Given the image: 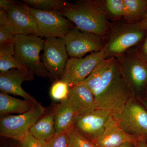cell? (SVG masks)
<instances>
[{"instance_id":"6da1fadb","label":"cell","mask_w":147,"mask_h":147,"mask_svg":"<svg viewBox=\"0 0 147 147\" xmlns=\"http://www.w3.org/2000/svg\"><path fill=\"white\" fill-rule=\"evenodd\" d=\"M93 94L97 109L117 115L134 94L116 58L99 62L89 76L82 82Z\"/></svg>"},{"instance_id":"7a4b0ae2","label":"cell","mask_w":147,"mask_h":147,"mask_svg":"<svg viewBox=\"0 0 147 147\" xmlns=\"http://www.w3.org/2000/svg\"><path fill=\"white\" fill-rule=\"evenodd\" d=\"M60 12L77 28L105 39L111 27L100 1L82 0L74 3L68 2Z\"/></svg>"},{"instance_id":"3957f363","label":"cell","mask_w":147,"mask_h":147,"mask_svg":"<svg viewBox=\"0 0 147 147\" xmlns=\"http://www.w3.org/2000/svg\"><path fill=\"white\" fill-rule=\"evenodd\" d=\"M14 56L18 62L39 77H50L40 60V53L43 49L44 40L36 35H16L13 38Z\"/></svg>"},{"instance_id":"277c9868","label":"cell","mask_w":147,"mask_h":147,"mask_svg":"<svg viewBox=\"0 0 147 147\" xmlns=\"http://www.w3.org/2000/svg\"><path fill=\"white\" fill-rule=\"evenodd\" d=\"M145 31L137 23L127 22L110 27L104 48L106 59L116 57L135 47L144 38Z\"/></svg>"},{"instance_id":"5b68a950","label":"cell","mask_w":147,"mask_h":147,"mask_svg":"<svg viewBox=\"0 0 147 147\" xmlns=\"http://www.w3.org/2000/svg\"><path fill=\"white\" fill-rule=\"evenodd\" d=\"M45 108L38 102L26 113L1 117L0 135L21 142L32 127L45 115Z\"/></svg>"},{"instance_id":"8992f818","label":"cell","mask_w":147,"mask_h":147,"mask_svg":"<svg viewBox=\"0 0 147 147\" xmlns=\"http://www.w3.org/2000/svg\"><path fill=\"white\" fill-rule=\"evenodd\" d=\"M124 76L134 95L147 84V62L135 47L117 56Z\"/></svg>"},{"instance_id":"52a82bcc","label":"cell","mask_w":147,"mask_h":147,"mask_svg":"<svg viewBox=\"0 0 147 147\" xmlns=\"http://www.w3.org/2000/svg\"><path fill=\"white\" fill-rule=\"evenodd\" d=\"M30 9L36 23L38 36L40 37L63 38L75 27L60 11L42 10L30 7Z\"/></svg>"},{"instance_id":"ba28073f","label":"cell","mask_w":147,"mask_h":147,"mask_svg":"<svg viewBox=\"0 0 147 147\" xmlns=\"http://www.w3.org/2000/svg\"><path fill=\"white\" fill-rule=\"evenodd\" d=\"M67 54L71 57L82 58L88 53L102 51L105 46V39L100 36L81 30L76 27L63 38Z\"/></svg>"},{"instance_id":"9c48e42d","label":"cell","mask_w":147,"mask_h":147,"mask_svg":"<svg viewBox=\"0 0 147 147\" xmlns=\"http://www.w3.org/2000/svg\"><path fill=\"white\" fill-rule=\"evenodd\" d=\"M42 62L54 83L60 80L68 60L65 42L61 38H47L44 40Z\"/></svg>"},{"instance_id":"30bf717a","label":"cell","mask_w":147,"mask_h":147,"mask_svg":"<svg viewBox=\"0 0 147 147\" xmlns=\"http://www.w3.org/2000/svg\"><path fill=\"white\" fill-rule=\"evenodd\" d=\"M113 117L127 134L139 139H147V110L134 98L127 102L119 114Z\"/></svg>"},{"instance_id":"8fae6325","label":"cell","mask_w":147,"mask_h":147,"mask_svg":"<svg viewBox=\"0 0 147 147\" xmlns=\"http://www.w3.org/2000/svg\"><path fill=\"white\" fill-rule=\"evenodd\" d=\"M106 59L104 49L100 52L91 53L84 58H69L61 80L69 88L82 83L99 62Z\"/></svg>"},{"instance_id":"7c38bea8","label":"cell","mask_w":147,"mask_h":147,"mask_svg":"<svg viewBox=\"0 0 147 147\" xmlns=\"http://www.w3.org/2000/svg\"><path fill=\"white\" fill-rule=\"evenodd\" d=\"M113 115L108 111L96 109L76 116L74 127L80 134L92 142L104 132Z\"/></svg>"},{"instance_id":"4fadbf2b","label":"cell","mask_w":147,"mask_h":147,"mask_svg":"<svg viewBox=\"0 0 147 147\" xmlns=\"http://www.w3.org/2000/svg\"><path fill=\"white\" fill-rule=\"evenodd\" d=\"M7 11L9 19V28L14 35L38 36L34 17L28 5L16 2Z\"/></svg>"},{"instance_id":"5bb4252c","label":"cell","mask_w":147,"mask_h":147,"mask_svg":"<svg viewBox=\"0 0 147 147\" xmlns=\"http://www.w3.org/2000/svg\"><path fill=\"white\" fill-rule=\"evenodd\" d=\"M34 74L28 70L13 69L0 73V90L1 92L8 94L21 96L24 99L34 103L38 101L35 98L23 89L21 86L23 82H31L34 79Z\"/></svg>"},{"instance_id":"9a60e30c","label":"cell","mask_w":147,"mask_h":147,"mask_svg":"<svg viewBox=\"0 0 147 147\" xmlns=\"http://www.w3.org/2000/svg\"><path fill=\"white\" fill-rule=\"evenodd\" d=\"M140 140L124 132L113 116L104 132L92 142L96 147H117L128 143L137 144Z\"/></svg>"},{"instance_id":"2e32d148","label":"cell","mask_w":147,"mask_h":147,"mask_svg":"<svg viewBox=\"0 0 147 147\" xmlns=\"http://www.w3.org/2000/svg\"><path fill=\"white\" fill-rule=\"evenodd\" d=\"M68 98L77 116L87 114L97 109L94 96L83 83L70 88Z\"/></svg>"},{"instance_id":"e0dca14e","label":"cell","mask_w":147,"mask_h":147,"mask_svg":"<svg viewBox=\"0 0 147 147\" xmlns=\"http://www.w3.org/2000/svg\"><path fill=\"white\" fill-rule=\"evenodd\" d=\"M53 112L57 133H69L74 127V120L77 115L68 98L61 101L59 103L55 104Z\"/></svg>"},{"instance_id":"ac0fdd59","label":"cell","mask_w":147,"mask_h":147,"mask_svg":"<svg viewBox=\"0 0 147 147\" xmlns=\"http://www.w3.org/2000/svg\"><path fill=\"white\" fill-rule=\"evenodd\" d=\"M35 104L30 100L19 99L3 92L0 93L1 117L11 114H24L30 110Z\"/></svg>"},{"instance_id":"d6986e66","label":"cell","mask_w":147,"mask_h":147,"mask_svg":"<svg viewBox=\"0 0 147 147\" xmlns=\"http://www.w3.org/2000/svg\"><path fill=\"white\" fill-rule=\"evenodd\" d=\"M29 132L37 139L45 141L56 134L53 110L42 116L32 127Z\"/></svg>"},{"instance_id":"ffe728a7","label":"cell","mask_w":147,"mask_h":147,"mask_svg":"<svg viewBox=\"0 0 147 147\" xmlns=\"http://www.w3.org/2000/svg\"><path fill=\"white\" fill-rule=\"evenodd\" d=\"M13 42L0 44V71L5 72L13 69L28 70L19 63L14 56ZM29 71V70H28Z\"/></svg>"},{"instance_id":"44dd1931","label":"cell","mask_w":147,"mask_h":147,"mask_svg":"<svg viewBox=\"0 0 147 147\" xmlns=\"http://www.w3.org/2000/svg\"><path fill=\"white\" fill-rule=\"evenodd\" d=\"M125 7L124 18L129 23H137L147 13V1L123 0Z\"/></svg>"},{"instance_id":"7402d4cb","label":"cell","mask_w":147,"mask_h":147,"mask_svg":"<svg viewBox=\"0 0 147 147\" xmlns=\"http://www.w3.org/2000/svg\"><path fill=\"white\" fill-rule=\"evenodd\" d=\"M100 2L108 19L116 21L124 18L125 7L123 0H105Z\"/></svg>"},{"instance_id":"603a6c76","label":"cell","mask_w":147,"mask_h":147,"mask_svg":"<svg viewBox=\"0 0 147 147\" xmlns=\"http://www.w3.org/2000/svg\"><path fill=\"white\" fill-rule=\"evenodd\" d=\"M29 6L42 10L61 11L68 2L63 0H24Z\"/></svg>"},{"instance_id":"cb8c5ba5","label":"cell","mask_w":147,"mask_h":147,"mask_svg":"<svg viewBox=\"0 0 147 147\" xmlns=\"http://www.w3.org/2000/svg\"><path fill=\"white\" fill-rule=\"evenodd\" d=\"M70 88L68 84L63 80L56 81L50 88V96L53 100L61 102L68 98Z\"/></svg>"},{"instance_id":"d4e9b609","label":"cell","mask_w":147,"mask_h":147,"mask_svg":"<svg viewBox=\"0 0 147 147\" xmlns=\"http://www.w3.org/2000/svg\"><path fill=\"white\" fill-rule=\"evenodd\" d=\"M71 147H96L94 144L74 127L69 132Z\"/></svg>"},{"instance_id":"484cf974","label":"cell","mask_w":147,"mask_h":147,"mask_svg":"<svg viewBox=\"0 0 147 147\" xmlns=\"http://www.w3.org/2000/svg\"><path fill=\"white\" fill-rule=\"evenodd\" d=\"M45 147H71L68 133H57L45 142Z\"/></svg>"},{"instance_id":"4316f807","label":"cell","mask_w":147,"mask_h":147,"mask_svg":"<svg viewBox=\"0 0 147 147\" xmlns=\"http://www.w3.org/2000/svg\"><path fill=\"white\" fill-rule=\"evenodd\" d=\"M45 141L37 139L30 132L20 142V147H45Z\"/></svg>"},{"instance_id":"83f0119b","label":"cell","mask_w":147,"mask_h":147,"mask_svg":"<svg viewBox=\"0 0 147 147\" xmlns=\"http://www.w3.org/2000/svg\"><path fill=\"white\" fill-rule=\"evenodd\" d=\"M14 36L9 26H0V44L13 42Z\"/></svg>"},{"instance_id":"f1b7e54d","label":"cell","mask_w":147,"mask_h":147,"mask_svg":"<svg viewBox=\"0 0 147 147\" xmlns=\"http://www.w3.org/2000/svg\"><path fill=\"white\" fill-rule=\"evenodd\" d=\"M0 26H9V19L6 10L0 8Z\"/></svg>"},{"instance_id":"f546056e","label":"cell","mask_w":147,"mask_h":147,"mask_svg":"<svg viewBox=\"0 0 147 147\" xmlns=\"http://www.w3.org/2000/svg\"><path fill=\"white\" fill-rule=\"evenodd\" d=\"M16 2L11 0H1L0 1V8L3 9L5 10H8Z\"/></svg>"},{"instance_id":"4dcf8cb0","label":"cell","mask_w":147,"mask_h":147,"mask_svg":"<svg viewBox=\"0 0 147 147\" xmlns=\"http://www.w3.org/2000/svg\"><path fill=\"white\" fill-rule=\"evenodd\" d=\"M140 28L144 30L147 31V13L142 20L137 22Z\"/></svg>"},{"instance_id":"1f68e13d","label":"cell","mask_w":147,"mask_h":147,"mask_svg":"<svg viewBox=\"0 0 147 147\" xmlns=\"http://www.w3.org/2000/svg\"><path fill=\"white\" fill-rule=\"evenodd\" d=\"M141 55L147 62V36L143 43L142 48V53Z\"/></svg>"},{"instance_id":"d6a6232c","label":"cell","mask_w":147,"mask_h":147,"mask_svg":"<svg viewBox=\"0 0 147 147\" xmlns=\"http://www.w3.org/2000/svg\"><path fill=\"white\" fill-rule=\"evenodd\" d=\"M137 147H147V143L145 139H140L138 142Z\"/></svg>"},{"instance_id":"836d02e7","label":"cell","mask_w":147,"mask_h":147,"mask_svg":"<svg viewBox=\"0 0 147 147\" xmlns=\"http://www.w3.org/2000/svg\"><path fill=\"white\" fill-rule=\"evenodd\" d=\"M137 144H135L133 143H128L121 145L117 147H137Z\"/></svg>"},{"instance_id":"e575fe53","label":"cell","mask_w":147,"mask_h":147,"mask_svg":"<svg viewBox=\"0 0 147 147\" xmlns=\"http://www.w3.org/2000/svg\"><path fill=\"white\" fill-rule=\"evenodd\" d=\"M143 104L144 105L146 110H147V100H143Z\"/></svg>"}]
</instances>
